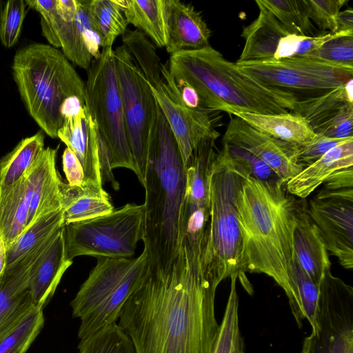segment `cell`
Segmentation results:
<instances>
[{
	"instance_id": "60d3db41",
	"label": "cell",
	"mask_w": 353,
	"mask_h": 353,
	"mask_svg": "<svg viewBox=\"0 0 353 353\" xmlns=\"http://www.w3.org/2000/svg\"><path fill=\"white\" fill-rule=\"evenodd\" d=\"M349 139H332L316 134L310 143L301 147L298 156L299 161L305 168L319 159L331 149Z\"/></svg>"
},
{
	"instance_id": "ab89813d",
	"label": "cell",
	"mask_w": 353,
	"mask_h": 353,
	"mask_svg": "<svg viewBox=\"0 0 353 353\" xmlns=\"http://www.w3.org/2000/svg\"><path fill=\"white\" fill-rule=\"evenodd\" d=\"M353 104L347 103L319 127L316 134L332 139L353 137Z\"/></svg>"
},
{
	"instance_id": "b9f144b4",
	"label": "cell",
	"mask_w": 353,
	"mask_h": 353,
	"mask_svg": "<svg viewBox=\"0 0 353 353\" xmlns=\"http://www.w3.org/2000/svg\"><path fill=\"white\" fill-rule=\"evenodd\" d=\"M62 164L68 183L81 186L85 180L83 168L75 154L67 147L62 155Z\"/></svg>"
},
{
	"instance_id": "bcb514c9",
	"label": "cell",
	"mask_w": 353,
	"mask_h": 353,
	"mask_svg": "<svg viewBox=\"0 0 353 353\" xmlns=\"http://www.w3.org/2000/svg\"><path fill=\"white\" fill-rule=\"evenodd\" d=\"M232 353H245L244 350H243V345L238 347L237 348H236L233 352Z\"/></svg>"
},
{
	"instance_id": "8fae6325",
	"label": "cell",
	"mask_w": 353,
	"mask_h": 353,
	"mask_svg": "<svg viewBox=\"0 0 353 353\" xmlns=\"http://www.w3.org/2000/svg\"><path fill=\"white\" fill-rule=\"evenodd\" d=\"M113 52L126 134L137 176L143 185L149 143L155 127L159 105L126 48L121 45Z\"/></svg>"
},
{
	"instance_id": "9c48e42d",
	"label": "cell",
	"mask_w": 353,
	"mask_h": 353,
	"mask_svg": "<svg viewBox=\"0 0 353 353\" xmlns=\"http://www.w3.org/2000/svg\"><path fill=\"white\" fill-rule=\"evenodd\" d=\"M87 71L85 105L93 119L110 157V166L137 169L125 131L112 48H103Z\"/></svg>"
},
{
	"instance_id": "ee69618b",
	"label": "cell",
	"mask_w": 353,
	"mask_h": 353,
	"mask_svg": "<svg viewBox=\"0 0 353 353\" xmlns=\"http://www.w3.org/2000/svg\"><path fill=\"white\" fill-rule=\"evenodd\" d=\"M336 32L353 33V10L340 11L336 19Z\"/></svg>"
},
{
	"instance_id": "836d02e7",
	"label": "cell",
	"mask_w": 353,
	"mask_h": 353,
	"mask_svg": "<svg viewBox=\"0 0 353 353\" xmlns=\"http://www.w3.org/2000/svg\"><path fill=\"white\" fill-rule=\"evenodd\" d=\"M237 276L230 277V290L223 317L212 353H232L243 345L240 334L239 319V296L236 291Z\"/></svg>"
},
{
	"instance_id": "74e56055",
	"label": "cell",
	"mask_w": 353,
	"mask_h": 353,
	"mask_svg": "<svg viewBox=\"0 0 353 353\" xmlns=\"http://www.w3.org/2000/svg\"><path fill=\"white\" fill-rule=\"evenodd\" d=\"M223 144L226 145L231 158L242 165L255 179L273 185L285 184L268 164L254 154L236 145Z\"/></svg>"
},
{
	"instance_id": "7bdbcfd3",
	"label": "cell",
	"mask_w": 353,
	"mask_h": 353,
	"mask_svg": "<svg viewBox=\"0 0 353 353\" xmlns=\"http://www.w3.org/2000/svg\"><path fill=\"white\" fill-rule=\"evenodd\" d=\"M323 183V188L330 190L353 188V167L337 170Z\"/></svg>"
},
{
	"instance_id": "5bb4252c",
	"label": "cell",
	"mask_w": 353,
	"mask_h": 353,
	"mask_svg": "<svg viewBox=\"0 0 353 353\" xmlns=\"http://www.w3.org/2000/svg\"><path fill=\"white\" fill-rule=\"evenodd\" d=\"M308 215L326 250L340 265L353 268V188H323L307 205Z\"/></svg>"
},
{
	"instance_id": "484cf974",
	"label": "cell",
	"mask_w": 353,
	"mask_h": 353,
	"mask_svg": "<svg viewBox=\"0 0 353 353\" xmlns=\"http://www.w3.org/2000/svg\"><path fill=\"white\" fill-rule=\"evenodd\" d=\"M32 193L28 173L11 186L0 189V236L6 248L27 227Z\"/></svg>"
},
{
	"instance_id": "8992f818",
	"label": "cell",
	"mask_w": 353,
	"mask_h": 353,
	"mask_svg": "<svg viewBox=\"0 0 353 353\" xmlns=\"http://www.w3.org/2000/svg\"><path fill=\"white\" fill-rule=\"evenodd\" d=\"M248 172L230 156L228 148L216 152L210 176V219L203 248L204 264L220 283L237 276L249 293L252 287L242 265V236L238 215V196Z\"/></svg>"
},
{
	"instance_id": "4fadbf2b",
	"label": "cell",
	"mask_w": 353,
	"mask_h": 353,
	"mask_svg": "<svg viewBox=\"0 0 353 353\" xmlns=\"http://www.w3.org/2000/svg\"><path fill=\"white\" fill-rule=\"evenodd\" d=\"M236 65L263 84L285 90L312 92L316 95L343 86L353 77V68L334 66L305 57Z\"/></svg>"
},
{
	"instance_id": "44dd1931",
	"label": "cell",
	"mask_w": 353,
	"mask_h": 353,
	"mask_svg": "<svg viewBox=\"0 0 353 353\" xmlns=\"http://www.w3.org/2000/svg\"><path fill=\"white\" fill-rule=\"evenodd\" d=\"M72 264V261L66 257L63 226L57 231L31 274L28 290L34 305L44 307Z\"/></svg>"
},
{
	"instance_id": "2e32d148",
	"label": "cell",
	"mask_w": 353,
	"mask_h": 353,
	"mask_svg": "<svg viewBox=\"0 0 353 353\" xmlns=\"http://www.w3.org/2000/svg\"><path fill=\"white\" fill-rule=\"evenodd\" d=\"M215 139L201 141L185 165V188L179 222V242L195 239L204 232L210 219L209 183L216 156Z\"/></svg>"
},
{
	"instance_id": "7dc6e473",
	"label": "cell",
	"mask_w": 353,
	"mask_h": 353,
	"mask_svg": "<svg viewBox=\"0 0 353 353\" xmlns=\"http://www.w3.org/2000/svg\"><path fill=\"white\" fill-rule=\"evenodd\" d=\"M3 1L0 0V13H1V9L3 8Z\"/></svg>"
},
{
	"instance_id": "4dcf8cb0",
	"label": "cell",
	"mask_w": 353,
	"mask_h": 353,
	"mask_svg": "<svg viewBox=\"0 0 353 353\" xmlns=\"http://www.w3.org/2000/svg\"><path fill=\"white\" fill-rule=\"evenodd\" d=\"M347 103L353 104V101H351L346 94L344 85L320 94L299 99L292 112L303 117L315 132L319 127Z\"/></svg>"
},
{
	"instance_id": "277c9868",
	"label": "cell",
	"mask_w": 353,
	"mask_h": 353,
	"mask_svg": "<svg viewBox=\"0 0 353 353\" xmlns=\"http://www.w3.org/2000/svg\"><path fill=\"white\" fill-rule=\"evenodd\" d=\"M167 63L174 80L194 90L208 110L286 113L295 110L299 99L292 91L263 84L246 74L210 45L172 54Z\"/></svg>"
},
{
	"instance_id": "3957f363",
	"label": "cell",
	"mask_w": 353,
	"mask_h": 353,
	"mask_svg": "<svg viewBox=\"0 0 353 353\" xmlns=\"http://www.w3.org/2000/svg\"><path fill=\"white\" fill-rule=\"evenodd\" d=\"M144 250L152 272H168L180 245L179 222L185 165L170 126L159 107L145 170Z\"/></svg>"
},
{
	"instance_id": "7c38bea8",
	"label": "cell",
	"mask_w": 353,
	"mask_h": 353,
	"mask_svg": "<svg viewBox=\"0 0 353 353\" xmlns=\"http://www.w3.org/2000/svg\"><path fill=\"white\" fill-rule=\"evenodd\" d=\"M301 353H353V288L330 270L321 282L314 323Z\"/></svg>"
},
{
	"instance_id": "ffe728a7",
	"label": "cell",
	"mask_w": 353,
	"mask_h": 353,
	"mask_svg": "<svg viewBox=\"0 0 353 353\" xmlns=\"http://www.w3.org/2000/svg\"><path fill=\"white\" fill-rule=\"evenodd\" d=\"M63 226L61 208L39 216L6 248L5 270L25 269L34 265Z\"/></svg>"
},
{
	"instance_id": "d590c367",
	"label": "cell",
	"mask_w": 353,
	"mask_h": 353,
	"mask_svg": "<svg viewBox=\"0 0 353 353\" xmlns=\"http://www.w3.org/2000/svg\"><path fill=\"white\" fill-rule=\"evenodd\" d=\"M304 57L334 66L353 68V34H341L330 39Z\"/></svg>"
},
{
	"instance_id": "7a4b0ae2",
	"label": "cell",
	"mask_w": 353,
	"mask_h": 353,
	"mask_svg": "<svg viewBox=\"0 0 353 353\" xmlns=\"http://www.w3.org/2000/svg\"><path fill=\"white\" fill-rule=\"evenodd\" d=\"M248 175L239 192L244 273H263L285 293L299 327L308 321L297 280L294 249L298 202L285 189Z\"/></svg>"
},
{
	"instance_id": "d4e9b609",
	"label": "cell",
	"mask_w": 353,
	"mask_h": 353,
	"mask_svg": "<svg viewBox=\"0 0 353 353\" xmlns=\"http://www.w3.org/2000/svg\"><path fill=\"white\" fill-rule=\"evenodd\" d=\"M259 9L257 18L242 30L245 45L236 63L272 61L280 39L290 34L271 13Z\"/></svg>"
},
{
	"instance_id": "cb8c5ba5",
	"label": "cell",
	"mask_w": 353,
	"mask_h": 353,
	"mask_svg": "<svg viewBox=\"0 0 353 353\" xmlns=\"http://www.w3.org/2000/svg\"><path fill=\"white\" fill-rule=\"evenodd\" d=\"M60 192L63 225L94 219L114 210L103 185L85 182L81 186H72L62 181Z\"/></svg>"
},
{
	"instance_id": "8d00e7d4",
	"label": "cell",
	"mask_w": 353,
	"mask_h": 353,
	"mask_svg": "<svg viewBox=\"0 0 353 353\" xmlns=\"http://www.w3.org/2000/svg\"><path fill=\"white\" fill-rule=\"evenodd\" d=\"M24 0L7 1L0 13V41L6 48L14 46L19 40L26 14Z\"/></svg>"
},
{
	"instance_id": "5b68a950",
	"label": "cell",
	"mask_w": 353,
	"mask_h": 353,
	"mask_svg": "<svg viewBox=\"0 0 353 353\" xmlns=\"http://www.w3.org/2000/svg\"><path fill=\"white\" fill-rule=\"evenodd\" d=\"M12 71L29 114L44 133L58 138L62 106L72 97L85 101V82L61 51L43 43L18 49Z\"/></svg>"
},
{
	"instance_id": "1f68e13d",
	"label": "cell",
	"mask_w": 353,
	"mask_h": 353,
	"mask_svg": "<svg viewBox=\"0 0 353 353\" xmlns=\"http://www.w3.org/2000/svg\"><path fill=\"white\" fill-rule=\"evenodd\" d=\"M255 3L271 13L290 34L315 36L303 0H257Z\"/></svg>"
},
{
	"instance_id": "e575fe53",
	"label": "cell",
	"mask_w": 353,
	"mask_h": 353,
	"mask_svg": "<svg viewBox=\"0 0 353 353\" xmlns=\"http://www.w3.org/2000/svg\"><path fill=\"white\" fill-rule=\"evenodd\" d=\"M79 353H135L127 334L117 323L81 339Z\"/></svg>"
},
{
	"instance_id": "ac0fdd59",
	"label": "cell",
	"mask_w": 353,
	"mask_h": 353,
	"mask_svg": "<svg viewBox=\"0 0 353 353\" xmlns=\"http://www.w3.org/2000/svg\"><path fill=\"white\" fill-rule=\"evenodd\" d=\"M57 137L79 161L83 170L84 183L103 185L100 153L105 143L85 105L79 112L64 118Z\"/></svg>"
},
{
	"instance_id": "30bf717a",
	"label": "cell",
	"mask_w": 353,
	"mask_h": 353,
	"mask_svg": "<svg viewBox=\"0 0 353 353\" xmlns=\"http://www.w3.org/2000/svg\"><path fill=\"white\" fill-rule=\"evenodd\" d=\"M143 204L128 203L94 219L63 225L65 254L72 261L79 256L131 258L143 239Z\"/></svg>"
},
{
	"instance_id": "f1b7e54d",
	"label": "cell",
	"mask_w": 353,
	"mask_h": 353,
	"mask_svg": "<svg viewBox=\"0 0 353 353\" xmlns=\"http://www.w3.org/2000/svg\"><path fill=\"white\" fill-rule=\"evenodd\" d=\"M42 130L19 142L15 148L0 160V189L19 181L31 168L44 148Z\"/></svg>"
},
{
	"instance_id": "6da1fadb",
	"label": "cell",
	"mask_w": 353,
	"mask_h": 353,
	"mask_svg": "<svg viewBox=\"0 0 353 353\" xmlns=\"http://www.w3.org/2000/svg\"><path fill=\"white\" fill-rule=\"evenodd\" d=\"M206 229V228H205ZM205 230L181 241L171 269L148 274L123 304L119 325L135 353H212L219 283L203 260Z\"/></svg>"
},
{
	"instance_id": "52a82bcc",
	"label": "cell",
	"mask_w": 353,
	"mask_h": 353,
	"mask_svg": "<svg viewBox=\"0 0 353 353\" xmlns=\"http://www.w3.org/2000/svg\"><path fill=\"white\" fill-rule=\"evenodd\" d=\"M123 46L142 73L176 139L184 165L203 139H216L209 110L191 109L183 102L168 63H163L156 47L141 30H126Z\"/></svg>"
},
{
	"instance_id": "f6af8a7d",
	"label": "cell",
	"mask_w": 353,
	"mask_h": 353,
	"mask_svg": "<svg viewBox=\"0 0 353 353\" xmlns=\"http://www.w3.org/2000/svg\"><path fill=\"white\" fill-rule=\"evenodd\" d=\"M6 267V250L4 242L0 236V278L5 272Z\"/></svg>"
},
{
	"instance_id": "f35d334b",
	"label": "cell",
	"mask_w": 353,
	"mask_h": 353,
	"mask_svg": "<svg viewBox=\"0 0 353 353\" xmlns=\"http://www.w3.org/2000/svg\"><path fill=\"white\" fill-rule=\"evenodd\" d=\"M310 19L322 30L336 33V19L347 0H303Z\"/></svg>"
},
{
	"instance_id": "f546056e",
	"label": "cell",
	"mask_w": 353,
	"mask_h": 353,
	"mask_svg": "<svg viewBox=\"0 0 353 353\" xmlns=\"http://www.w3.org/2000/svg\"><path fill=\"white\" fill-rule=\"evenodd\" d=\"M88 13L102 49L112 48L115 39L127 30L128 23L116 0H89Z\"/></svg>"
},
{
	"instance_id": "4316f807",
	"label": "cell",
	"mask_w": 353,
	"mask_h": 353,
	"mask_svg": "<svg viewBox=\"0 0 353 353\" xmlns=\"http://www.w3.org/2000/svg\"><path fill=\"white\" fill-rule=\"evenodd\" d=\"M255 129L286 142L304 146L316 137L310 124L294 112L258 114L235 112L233 114Z\"/></svg>"
},
{
	"instance_id": "ba28073f",
	"label": "cell",
	"mask_w": 353,
	"mask_h": 353,
	"mask_svg": "<svg viewBox=\"0 0 353 353\" xmlns=\"http://www.w3.org/2000/svg\"><path fill=\"white\" fill-rule=\"evenodd\" d=\"M96 265L70 302L72 316L80 320L79 340L117 323L130 295L150 270L145 250L137 257H97Z\"/></svg>"
},
{
	"instance_id": "d6986e66",
	"label": "cell",
	"mask_w": 353,
	"mask_h": 353,
	"mask_svg": "<svg viewBox=\"0 0 353 353\" xmlns=\"http://www.w3.org/2000/svg\"><path fill=\"white\" fill-rule=\"evenodd\" d=\"M165 49L170 55L209 46L211 31L200 12L179 0H162Z\"/></svg>"
},
{
	"instance_id": "e0dca14e",
	"label": "cell",
	"mask_w": 353,
	"mask_h": 353,
	"mask_svg": "<svg viewBox=\"0 0 353 353\" xmlns=\"http://www.w3.org/2000/svg\"><path fill=\"white\" fill-rule=\"evenodd\" d=\"M223 143L245 149L268 164L286 183L305 168L298 159L301 147L262 132L238 117L232 118Z\"/></svg>"
},
{
	"instance_id": "9a60e30c",
	"label": "cell",
	"mask_w": 353,
	"mask_h": 353,
	"mask_svg": "<svg viewBox=\"0 0 353 353\" xmlns=\"http://www.w3.org/2000/svg\"><path fill=\"white\" fill-rule=\"evenodd\" d=\"M88 0H77L74 17L63 18L56 3L41 14L42 34L54 48H61L65 57L79 67L88 70L101 54L100 39L88 17Z\"/></svg>"
},
{
	"instance_id": "83f0119b",
	"label": "cell",
	"mask_w": 353,
	"mask_h": 353,
	"mask_svg": "<svg viewBox=\"0 0 353 353\" xmlns=\"http://www.w3.org/2000/svg\"><path fill=\"white\" fill-rule=\"evenodd\" d=\"M116 1L128 24L143 32L157 46H165L162 0Z\"/></svg>"
},
{
	"instance_id": "d6a6232c",
	"label": "cell",
	"mask_w": 353,
	"mask_h": 353,
	"mask_svg": "<svg viewBox=\"0 0 353 353\" xmlns=\"http://www.w3.org/2000/svg\"><path fill=\"white\" fill-rule=\"evenodd\" d=\"M43 307L34 305L0 339V353H26L44 325Z\"/></svg>"
},
{
	"instance_id": "603a6c76",
	"label": "cell",
	"mask_w": 353,
	"mask_h": 353,
	"mask_svg": "<svg viewBox=\"0 0 353 353\" xmlns=\"http://www.w3.org/2000/svg\"><path fill=\"white\" fill-rule=\"evenodd\" d=\"M350 167H353V138L303 169L285 183V189L292 196L305 199L335 172Z\"/></svg>"
},
{
	"instance_id": "7402d4cb",
	"label": "cell",
	"mask_w": 353,
	"mask_h": 353,
	"mask_svg": "<svg viewBox=\"0 0 353 353\" xmlns=\"http://www.w3.org/2000/svg\"><path fill=\"white\" fill-rule=\"evenodd\" d=\"M293 242L297 262L319 288L325 272L331 268V263L303 203H298Z\"/></svg>"
}]
</instances>
